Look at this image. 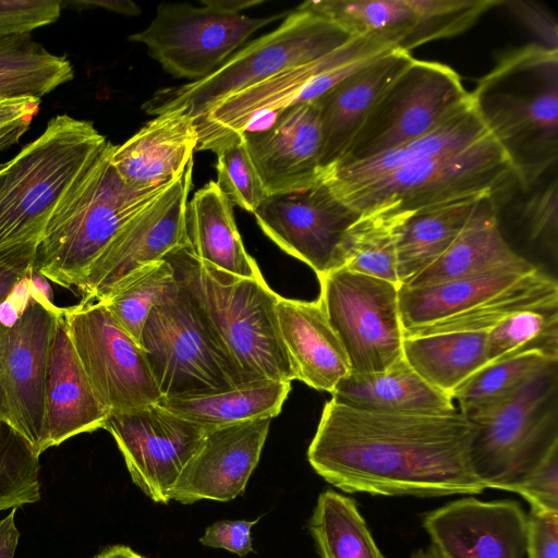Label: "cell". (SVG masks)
Listing matches in <instances>:
<instances>
[{
	"mask_svg": "<svg viewBox=\"0 0 558 558\" xmlns=\"http://www.w3.org/2000/svg\"><path fill=\"white\" fill-rule=\"evenodd\" d=\"M472 423L440 415L384 414L326 402L307 449L314 471L345 493L438 497L481 494L471 462Z\"/></svg>",
	"mask_w": 558,
	"mask_h": 558,
	"instance_id": "1",
	"label": "cell"
},
{
	"mask_svg": "<svg viewBox=\"0 0 558 558\" xmlns=\"http://www.w3.org/2000/svg\"><path fill=\"white\" fill-rule=\"evenodd\" d=\"M487 130L526 190L558 157V50L530 45L506 54L471 92Z\"/></svg>",
	"mask_w": 558,
	"mask_h": 558,
	"instance_id": "2",
	"label": "cell"
},
{
	"mask_svg": "<svg viewBox=\"0 0 558 558\" xmlns=\"http://www.w3.org/2000/svg\"><path fill=\"white\" fill-rule=\"evenodd\" d=\"M107 141L63 194L38 241L33 268L48 280L78 288L97 256L118 231L169 185L137 191L113 168Z\"/></svg>",
	"mask_w": 558,
	"mask_h": 558,
	"instance_id": "3",
	"label": "cell"
},
{
	"mask_svg": "<svg viewBox=\"0 0 558 558\" xmlns=\"http://www.w3.org/2000/svg\"><path fill=\"white\" fill-rule=\"evenodd\" d=\"M163 259L191 293L242 369L252 379L292 381L294 374L279 331V295L264 278L251 279L220 270L191 246Z\"/></svg>",
	"mask_w": 558,
	"mask_h": 558,
	"instance_id": "4",
	"label": "cell"
},
{
	"mask_svg": "<svg viewBox=\"0 0 558 558\" xmlns=\"http://www.w3.org/2000/svg\"><path fill=\"white\" fill-rule=\"evenodd\" d=\"M108 140L89 121L53 117L10 165L0 186V247L39 241L57 204Z\"/></svg>",
	"mask_w": 558,
	"mask_h": 558,
	"instance_id": "5",
	"label": "cell"
},
{
	"mask_svg": "<svg viewBox=\"0 0 558 558\" xmlns=\"http://www.w3.org/2000/svg\"><path fill=\"white\" fill-rule=\"evenodd\" d=\"M353 37L331 21L295 8L276 29L239 49L215 72L198 81L157 90L143 104V110L158 116L182 109L195 120L228 96L288 68L320 58Z\"/></svg>",
	"mask_w": 558,
	"mask_h": 558,
	"instance_id": "6",
	"label": "cell"
},
{
	"mask_svg": "<svg viewBox=\"0 0 558 558\" xmlns=\"http://www.w3.org/2000/svg\"><path fill=\"white\" fill-rule=\"evenodd\" d=\"M515 186L522 189L517 171L489 134L461 150L333 193L359 213L379 205L416 213L466 199L492 197L497 202Z\"/></svg>",
	"mask_w": 558,
	"mask_h": 558,
	"instance_id": "7",
	"label": "cell"
},
{
	"mask_svg": "<svg viewBox=\"0 0 558 558\" xmlns=\"http://www.w3.org/2000/svg\"><path fill=\"white\" fill-rule=\"evenodd\" d=\"M140 343L161 398L209 395L254 380L179 281L175 293L151 310Z\"/></svg>",
	"mask_w": 558,
	"mask_h": 558,
	"instance_id": "8",
	"label": "cell"
},
{
	"mask_svg": "<svg viewBox=\"0 0 558 558\" xmlns=\"http://www.w3.org/2000/svg\"><path fill=\"white\" fill-rule=\"evenodd\" d=\"M393 49L395 44L376 36H356L315 60L288 68L276 75L220 100L195 119L197 150L215 151L251 129L264 114L314 100L333 85Z\"/></svg>",
	"mask_w": 558,
	"mask_h": 558,
	"instance_id": "9",
	"label": "cell"
},
{
	"mask_svg": "<svg viewBox=\"0 0 558 558\" xmlns=\"http://www.w3.org/2000/svg\"><path fill=\"white\" fill-rule=\"evenodd\" d=\"M471 462L486 488L509 490L558 447V369L550 367L502 405L470 418Z\"/></svg>",
	"mask_w": 558,
	"mask_h": 558,
	"instance_id": "10",
	"label": "cell"
},
{
	"mask_svg": "<svg viewBox=\"0 0 558 558\" xmlns=\"http://www.w3.org/2000/svg\"><path fill=\"white\" fill-rule=\"evenodd\" d=\"M470 99L453 69L414 58L383 92L344 154L329 167L360 162L412 141Z\"/></svg>",
	"mask_w": 558,
	"mask_h": 558,
	"instance_id": "11",
	"label": "cell"
},
{
	"mask_svg": "<svg viewBox=\"0 0 558 558\" xmlns=\"http://www.w3.org/2000/svg\"><path fill=\"white\" fill-rule=\"evenodd\" d=\"M202 3H161L149 25L129 39L145 45L169 74L194 82L220 68L255 32L288 14L251 17L215 0Z\"/></svg>",
	"mask_w": 558,
	"mask_h": 558,
	"instance_id": "12",
	"label": "cell"
},
{
	"mask_svg": "<svg viewBox=\"0 0 558 558\" xmlns=\"http://www.w3.org/2000/svg\"><path fill=\"white\" fill-rule=\"evenodd\" d=\"M319 299L352 374L381 373L403 357L399 286L345 268L318 278Z\"/></svg>",
	"mask_w": 558,
	"mask_h": 558,
	"instance_id": "13",
	"label": "cell"
},
{
	"mask_svg": "<svg viewBox=\"0 0 558 558\" xmlns=\"http://www.w3.org/2000/svg\"><path fill=\"white\" fill-rule=\"evenodd\" d=\"M62 317L88 381L108 414L160 400L142 345L101 302L62 308Z\"/></svg>",
	"mask_w": 558,
	"mask_h": 558,
	"instance_id": "14",
	"label": "cell"
},
{
	"mask_svg": "<svg viewBox=\"0 0 558 558\" xmlns=\"http://www.w3.org/2000/svg\"><path fill=\"white\" fill-rule=\"evenodd\" d=\"M62 308L33 293L11 323L0 318V418L43 453L47 363Z\"/></svg>",
	"mask_w": 558,
	"mask_h": 558,
	"instance_id": "15",
	"label": "cell"
},
{
	"mask_svg": "<svg viewBox=\"0 0 558 558\" xmlns=\"http://www.w3.org/2000/svg\"><path fill=\"white\" fill-rule=\"evenodd\" d=\"M193 159L159 196L132 217L89 266L80 304L99 301L136 268L191 246L186 210L192 189Z\"/></svg>",
	"mask_w": 558,
	"mask_h": 558,
	"instance_id": "16",
	"label": "cell"
},
{
	"mask_svg": "<svg viewBox=\"0 0 558 558\" xmlns=\"http://www.w3.org/2000/svg\"><path fill=\"white\" fill-rule=\"evenodd\" d=\"M104 428L114 438L133 483L161 504H168L170 489L210 430L158 403L110 413Z\"/></svg>",
	"mask_w": 558,
	"mask_h": 558,
	"instance_id": "17",
	"label": "cell"
},
{
	"mask_svg": "<svg viewBox=\"0 0 558 558\" xmlns=\"http://www.w3.org/2000/svg\"><path fill=\"white\" fill-rule=\"evenodd\" d=\"M262 231L317 278L332 271L339 245L360 213L322 179L292 193L268 195L254 211Z\"/></svg>",
	"mask_w": 558,
	"mask_h": 558,
	"instance_id": "18",
	"label": "cell"
},
{
	"mask_svg": "<svg viewBox=\"0 0 558 558\" xmlns=\"http://www.w3.org/2000/svg\"><path fill=\"white\" fill-rule=\"evenodd\" d=\"M423 527L442 558H523L527 514L511 499L453 500L426 512Z\"/></svg>",
	"mask_w": 558,
	"mask_h": 558,
	"instance_id": "19",
	"label": "cell"
},
{
	"mask_svg": "<svg viewBox=\"0 0 558 558\" xmlns=\"http://www.w3.org/2000/svg\"><path fill=\"white\" fill-rule=\"evenodd\" d=\"M268 195L305 190L320 179L322 131L314 100L293 105L264 129L242 133Z\"/></svg>",
	"mask_w": 558,
	"mask_h": 558,
	"instance_id": "20",
	"label": "cell"
},
{
	"mask_svg": "<svg viewBox=\"0 0 558 558\" xmlns=\"http://www.w3.org/2000/svg\"><path fill=\"white\" fill-rule=\"evenodd\" d=\"M270 418L209 430L169 492V499L191 505L203 499L228 501L243 493L256 468Z\"/></svg>",
	"mask_w": 558,
	"mask_h": 558,
	"instance_id": "21",
	"label": "cell"
},
{
	"mask_svg": "<svg viewBox=\"0 0 558 558\" xmlns=\"http://www.w3.org/2000/svg\"><path fill=\"white\" fill-rule=\"evenodd\" d=\"M197 145L194 118L175 109L155 116L123 144L114 145L110 160L128 186L153 191L182 175Z\"/></svg>",
	"mask_w": 558,
	"mask_h": 558,
	"instance_id": "22",
	"label": "cell"
},
{
	"mask_svg": "<svg viewBox=\"0 0 558 558\" xmlns=\"http://www.w3.org/2000/svg\"><path fill=\"white\" fill-rule=\"evenodd\" d=\"M107 417L108 412L88 381L61 312L47 363L43 452L76 435L104 428Z\"/></svg>",
	"mask_w": 558,
	"mask_h": 558,
	"instance_id": "23",
	"label": "cell"
},
{
	"mask_svg": "<svg viewBox=\"0 0 558 558\" xmlns=\"http://www.w3.org/2000/svg\"><path fill=\"white\" fill-rule=\"evenodd\" d=\"M276 312L294 379L331 393L351 369L320 299L302 301L279 295Z\"/></svg>",
	"mask_w": 558,
	"mask_h": 558,
	"instance_id": "24",
	"label": "cell"
},
{
	"mask_svg": "<svg viewBox=\"0 0 558 558\" xmlns=\"http://www.w3.org/2000/svg\"><path fill=\"white\" fill-rule=\"evenodd\" d=\"M413 59L410 52L393 49L314 99L322 131V170L344 154L383 92Z\"/></svg>",
	"mask_w": 558,
	"mask_h": 558,
	"instance_id": "25",
	"label": "cell"
},
{
	"mask_svg": "<svg viewBox=\"0 0 558 558\" xmlns=\"http://www.w3.org/2000/svg\"><path fill=\"white\" fill-rule=\"evenodd\" d=\"M471 99L427 133L369 159L322 170L332 192L387 175L414 162L461 150L489 135Z\"/></svg>",
	"mask_w": 558,
	"mask_h": 558,
	"instance_id": "26",
	"label": "cell"
},
{
	"mask_svg": "<svg viewBox=\"0 0 558 558\" xmlns=\"http://www.w3.org/2000/svg\"><path fill=\"white\" fill-rule=\"evenodd\" d=\"M331 396L339 404L373 413L440 415L458 410L451 396L423 380L403 357L381 373H350Z\"/></svg>",
	"mask_w": 558,
	"mask_h": 558,
	"instance_id": "27",
	"label": "cell"
},
{
	"mask_svg": "<svg viewBox=\"0 0 558 558\" xmlns=\"http://www.w3.org/2000/svg\"><path fill=\"white\" fill-rule=\"evenodd\" d=\"M526 260L507 243L499 228L497 202L481 198L448 250L403 287L418 288L486 274Z\"/></svg>",
	"mask_w": 558,
	"mask_h": 558,
	"instance_id": "28",
	"label": "cell"
},
{
	"mask_svg": "<svg viewBox=\"0 0 558 558\" xmlns=\"http://www.w3.org/2000/svg\"><path fill=\"white\" fill-rule=\"evenodd\" d=\"M536 268L526 259L517 265L444 283L418 288L400 286L398 301L403 336L477 306Z\"/></svg>",
	"mask_w": 558,
	"mask_h": 558,
	"instance_id": "29",
	"label": "cell"
},
{
	"mask_svg": "<svg viewBox=\"0 0 558 558\" xmlns=\"http://www.w3.org/2000/svg\"><path fill=\"white\" fill-rule=\"evenodd\" d=\"M186 222L191 250L199 259L239 277L264 278L243 245L232 203L215 181L187 203Z\"/></svg>",
	"mask_w": 558,
	"mask_h": 558,
	"instance_id": "30",
	"label": "cell"
},
{
	"mask_svg": "<svg viewBox=\"0 0 558 558\" xmlns=\"http://www.w3.org/2000/svg\"><path fill=\"white\" fill-rule=\"evenodd\" d=\"M488 331H456L403 337V359L432 387L452 397L487 365Z\"/></svg>",
	"mask_w": 558,
	"mask_h": 558,
	"instance_id": "31",
	"label": "cell"
},
{
	"mask_svg": "<svg viewBox=\"0 0 558 558\" xmlns=\"http://www.w3.org/2000/svg\"><path fill=\"white\" fill-rule=\"evenodd\" d=\"M290 390L291 381L256 379L209 395L160 398L157 403L211 430L252 420H271L280 413Z\"/></svg>",
	"mask_w": 558,
	"mask_h": 558,
	"instance_id": "32",
	"label": "cell"
},
{
	"mask_svg": "<svg viewBox=\"0 0 558 558\" xmlns=\"http://www.w3.org/2000/svg\"><path fill=\"white\" fill-rule=\"evenodd\" d=\"M411 214L392 205L361 211L339 245L333 270L345 268L400 287L397 244L402 226Z\"/></svg>",
	"mask_w": 558,
	"mask_h": 558,
	"instance_id": "33",
	"label": "cell"
},
{
	"mask_svg": "<svg viewBox=\"0 0 558 558\" xmlns=\"http://www.w3.org/2000/svg\"><path fill=\"white\" fill-rule=\"evenodd\" d=\"M480 199L454 202L410 215L402 226L397 244L400 286L409 283L448 250Z\"/></svg>",
	"mask_w": 558,
	"mask_h": 558,
	"instance_id": "34",
	"label": "cell"
},
{
	"mask_svg": "<svg viewBox=\"0 0 558 558\" xmlns=\"http://www.w3.org/2000/svg\"><path fill=\"white\" fill-rule=\"evenodd\" d=\"M73 77L71 61L50 52L31 34L0 39V98L40 100Z\"/></svg>",
	"mask_w": 558,
	"mask_h": 558,
	"instance_id": "35",
	"label": "cell"
},
{
	"mask_svg": "<svg viewBox=\"0 0 558 558\" xmlns=\"http://www.w3.org/2000/svg\"><path fill=\"white\" fill-rule=\"evenodd\" d=\"M548 306H558V283L554 277L536 268L510 288L477 306L415 329L403 337L456 331H489L513 313Z\"/></svg>",
	"mask_w": 558,
	"mask_h": 558,
	"instance_id": "36",
	"label": "cell"
},
{
	"mask_svg": "<svg viewBox=\"0 0 558 558\" xmlns=\"http://www.w3.org/2000/svg\"><path fill=\"white\" fill-rule=\"evenodd\" d=\"M320 558H386L354 499L323 492L308 521Z\"/></svg>",
	"mask_w": 558,
	"mask_h": 558,
	"instance_id": "37",
	"label": "cell"
},
{
	"mask_svg": "<svg viewBox=\"0 0 558 558\" xmlns=\"http://www.w3.org/2000/svg\"><path fill=\"white\" fill-rule=\"evenodd\" d=\"M558 364L538 352L519 354L489 364L474 374L452 395L470 420L514 398L537 376Z\"/></svg>",
	"mask_w": 558,
	"mask_h": 558,
	"instance_id": "38",
	"label": "cell"
},
{
	"mask_svg": "<svg viewBox=\"0 0 558 558\" xmlns=\"http://www.w3.org/2000/svg\"><path fill=\"white\" fill-rule=\"evenodd\" d=\"M318 14L351 36H376L401 49L416 22L410 0H311L298 7Z\"/></svg>",
	"mask_w": 558,
	"mask_h": 558,
	"instance_id": "39",
	"label": "cell"
},
{
	"mask_svg": "<svg viewBox=\"0 0 558 558\" xmlns=\"http://www.w3.org/2000/svg\"><path fill=\"white\" fill-rule=\"evenodd\" d=\"M177 289L178 281L173 267L168 260L160 259L130 272L99 302L140 343L144 325L151 310L172 296Z\"/></svg>",
	"mask_w": 558,
	"mask_h": 558,
	"instance_id": "40",
	"label": "cell"
},
{
	"mask_svg": "<svg viewBox=\"0 0 558 558\" xmlns=\"http://www.w3.org/2000/svg\"><path fill=\"white\" fill-rule=\"evenodd\" d=\"M527 352L558 360V306L513 313L487 332V365Z\"/></svg>",
	"mask_w": 558,
	"mask_h": 558,
	"instance_id": "41",
	"label": "cell"
},
{
	"mask_svg": "<svg viewBox=\"0 0 558 558\" xmlns=\"http://www.w3.org/2000/svg\"><path fill=\"white\" fill-rule=\"evenodd\" d=\"M39 470L32 445L0 418V511L40 499Z\"/></svg>",
	"mask_w": 558,
	"mask_h": 558,
	"instance_id": "42",
	"label": "cell"
},
{
	"mask_svg": "<svg viewBox=\"0 0 558 558\" xmlns=\"http://www.w3.org/2000/svg\"><path fill=\"white\" fill-rule=\"evenodd\" d=\"M416 22L401 45L410 52L433 40L453 37L470 28L481 15L504 0H410Z\"/></svg>",
	"mask_w": 558,
	"mask_h": 558,
	"instance_id": "43",
	"label": "cell"
},
{
	"mask_svg": "<svg viewBox=\"0 0 558 558\" xmlns=\"http://www.w3.org/2000/svg\"><path fill=\"white\" fill-rule=\"evenodd\" d=\"M217 181L232 204L254 214L267 193L245 148L242 134L219 146Z\"/></svg>",
	"mask_w": 558,
	"mask_h": 558,
	"instance_id": "44",
	"label": "cell"
},
{
	"mask_svg": "<svg viewBox=\"0 0 558 558\" xmlns=\"http://www.w3.org/2000/svg\"><path fill=\"white\" fill-rule=\"evenodd\" d=\"M61 11L60 0H0V39L50 25Z\"/></svg>",
	"mask_w": 558,
	"mask_h": 558,
	"instance_id": "45",
	"label": "cell"
},
{
	"mask_svg": "<svg viewBox=\"0 0 558 558\" xmlns=\"http://www.w3.org/2000/svg\"><path fill=\"white\" fill-rule=\"evenodd\" d=\"M522 218L529 236L557 253V182L554 180L534 193L522 207Z\"/></svg>",
	"mask_w": 558,
	"mask_h": 558,
	"instance_id": "46",
	"label": "cell"
},
{
	"mask_svg": "<svg viewBox=\"0 0 558 558\" xmlns=\"http://www.w3.org/2000/svg\"><path fill=\"white\" fill-rule=\"evenodd\" d=\"M508 492L521 495L533 509L558 512V447Z\"/></svg>",
	"mask_w": 558,
	"mask_h": 558,
	"instance_id": "47",
	"label": "cell"
},
{
	"mask_svg": "<svg viewBox=\"0 0 558 558\" xmlns=\"http://www.w3.org/2000/svg\"><path fill=\"white\" fill-rule=\"evenodd\" d=\"M37 241L0 247V308L16 287L29 278Z\"/></svg>",
	"mask_w": 558,
	"mask_h": 558,
	"instance_id": "48",
	"label": "cell"
},
{
	"mask_svg": "<svg viewBox=\"0 0 558 558\" xmlns=\"http://www.w3.org/2000/svg\"><path fill=\"white\" fill-rule=\"evenodd\" d=\"M525 554L527 558H558V512L531 508Z\"/></svg>",
	"mask_w": 558,
	"mask_h": 558,
	"instance_id": "49",
	"label": "cell"
},
{
	"mask_svg": "<svg viewBox=\"0 0 558 558\" xmlns=\"http://www.w3.org/2000/svg\"><path fill=\"white\" fill-rule=\"evenodd\" d=\"M258 520L217 521L205 530L199 542L204 546L226 549L244 557L253 551L251 531Z\"/></svg>",
	"mask_w": 558,
	"mask_h": 558,
	"instance_id": "50",
	"label": "cell"
},
{
	"mask_svg": "<svg viewBox=\"0 0 558 558\" xmlns=\"http://www.w3.org/2000/svg\"><path fill=\"white\" fill-rule=\"evenodd\" d=\"M505 5L526 25L530 31L538 36L549 49L557 48V24L547 11L526 1H504Z\"/></svg>",
	"mask_w": 558,
	"mask_h": 558,
	"instance_id": "51",
	"label": "cell"
},
{
	"mask_svg": "<svg viewBox=\"0 0 558 558\" xmlns=\"http://www.w3.org/2000/svg\"><path fill=\"white\" fill-rule=\"evenodd\" d=\"M20 532L15 524V508L0 519V558H14Z\"/></svg>",
	"mask_w": 558,
	"mask_h": 558,
	"instance_id": "52",
	"label": "cell"
},
{
	"mask_svg": "<svg viewBox=\"0 0 558 558\" xmlns=\"http://www.w3.org/2000/svg\"><path fill=\"white\" fill-rule=\"evenodd\" d=\"M73 3L75 5L82 4L84 8L98 7L129 16L138 15L141 13V8L131 0H84L73 1Z\"/></svg>",
	"mask_w": 558,
	"mask_h": 558,
	"instance_id": "53",
	"label": "cell"
},
{
	"mask_svg": "<svg viewBox=\"0 0 558 558\" xmlns=\"http://www.w3.org/2000/svg\"><path fill=\"white\" fill-rule=\"evenodd\" d=\"M28 282L31 283L32 290H34L35 294L39 295L48 303L53 304L52 301V291L47 282V278L39 274L34 268L31 271Z\"/></svg>",
	"mask_w": 558,
	"mask_h": 558,
	"instance_id": "54",
	"label": "cell"
},
{
	"mask_svg": "<svg viewBox=\"0 0 558 558\" xmlns=\"http://www.w3.org/2000/svg\"><path fill=\"white\" fill-rule=\"evenodd\" d=\"M28 125H19L0 131V153L7 150L14 144L19 143L20 138L28 130ZM1 167V163H0Z\"/></svg>",
	"mask_w": 558,
	"mask_h": 558,
	"instance_id": "55",
	"label": "cell"
},
{
	"mask_svg": "<svg viewBox=\"0 0 558 558\" xmlns=\"http://www.w3.org/2000/svg\"><path fill=\"white\" fill-rule=\"evenodd\" d=\"M94 558H147L137 553L132 548L124 545H113L105 548Z\"/></svg>",
	"mask_w": 558,
	"mask_h": 558,
	"instance_id": "56",
	"label": "cell"
},
{
	"mask_svg": "<svg viewBox=\"0 0 558 558\" xmlns=\"http://www.w3.org/2000/svg\"><path fill=\"white\" fill-rule=\"evenodd\" d=\"M410 558H442L437 549L430 544L426 548L415 549Z\"/></svg>",
	"mask_w": 558,
	"mask_h": 558,
	"instance_id": "57",
	"label": "cell"
},
{
	"mask_svg": "<svg viewBox=\"0 0 558 558\" xmlns=\"http://www.w3.org/2000/svg\"><path fill=\"white\" fill-rule=\"evenodd\" d=\"M9 165H10V160L4 162V163H1V167H0V186H1L2 182H3V180H4V177L7 174Z\"/></svg>",
	"mask_w": 558,
	"mask_h": 558,
	"instance_id": "58",
	"label": "cell"
}]
</instances>
